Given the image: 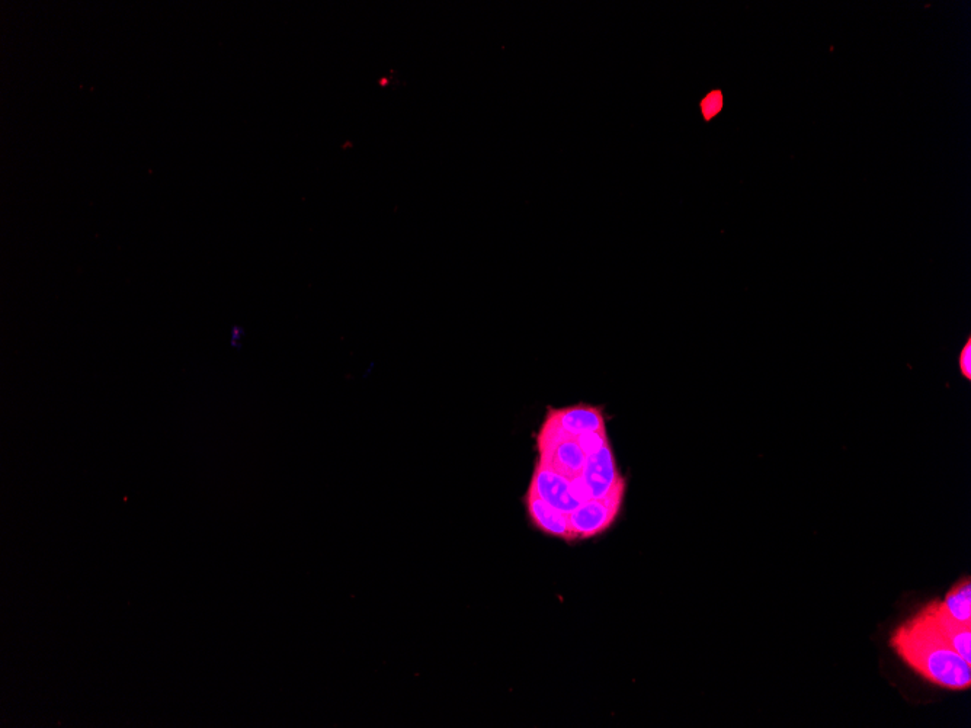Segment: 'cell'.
Wrapping results in <instances>:
<instances>
[{
  "mask_svg": "<svg viewBox=\"0 0 971 728\" xmlns=\"http://www.w3.org/2000/svg\"><path fill=\"white\" fill-rule=\"evenodd\" d=\"M620 509L610 505L605 499H591L582 503L569 515L570 527L576 540L595 537L610 528Z\"/></svg>",
  "mask_w": 971,
  "mask_h": 728,
  "instance_id": "obj_4",
  "label": "cell"
},
{
  "mask_svg": "<svg viewBox=\"0 0 971 728\" xmlns=\"http://www.w3.org/2000/svg\"><path fill=\"white\" fill-rule=\"evenodd\" d=\"M580 476L588 486L591 499H605V497L610 496L612 490L617 489L620 484L626 483V480L618 471L617 464H615L610 442L605 444L596 454L586 457V464Z\"/></svg>",
  "mask_w": 971,
  "mask_h": 728,
  "instance_id": "obj_3",
  "label": "cell"
},
{
  "mask_svg": "<svg viewBox=\"0 0 971 728\" xmlns=\"http://www.w3.org/2000/svg\"><path fill=\"white\" fill-rule=\"evenodd\" d=\"M890 646L925 681L950 691L970 689V663L942 638L925 609L894 630Z\"/></svg>",
  "mask_w": 971,
  "mask_h": 728,
  "instance_id": "obj_1",
  "label": "cell"
},
{
  "mask_svg": "<svg viewBox=\"0 0 971 728\" xmlns=\"http://www.w3.org/2000/svg\"><path fill=\"white\" fill-rule=\"evenodd\" d=\"M721 105H723V98H721V93L720 92L710 93V95H708L707 98L704 99L703 105H701V107H703L704 117L707 118V120H710V118H713L714 115H716L717 112L720 111Z\"/></svg>",
  "mask_w": 971,
  "mask_h": 728,
  "instance_id": "obj_10",
  "label": "cell"
},
{
  "mask_svg": "<svg viewBox=\"0 0 971 728\" xmlns=\"http://www.w3.org/2000/svg\"><path fill=\"white\" fill-rule=\"evenodd\" d=\"M525 505H527L531 522L540 531L553 535V537L562 538V540H576L572 532V527H570L569 515L557 511L549 503L544 502L543 499L530 492L525 496Z\"/></svg>",
  "mask_w": 971,
  "mask_h": 728,
  "instance_id": "obj_6",
  "label": "cell"
},
{
  "mask_svg": "<svg viewBox=\"0 0 971 728\" xmlns=\"http://www.w3.org/2000/svg\"><path fill=\"white\" fill-rule=\"evenodd\" d=\"M948 617L964 624H971V582L970 579L961 580L940 602Z\"/></svg>",
  "mask_w": 971,
  "mask_h": 728,
  "instance_id": "obj_8",
  "label": "cell"
},
{
  "mask_svg": "<svg viewBox=\"0 0 971 728\" xmlns=\"http://www.w3.org/2000/svg\"><path fill=\"white\" fill-rule=\"evenodd\" d=\"M576 439H578L580 450L585 452L586 457H589V455H592V454H596V452L601 450V448L604 447L605 444H608V442H610L608 441V436H607V432H605V429L604 431L589 432V434L580 435Z\"/></svg>",
  "mask_w": 971,
  "mask_h": 728,
  "instance_id": "obj_9",
  "label": "cell"
},
{
  "mask_svg": "<svg viewBox=\"0 0 971 728\" xmlns=\"http://www.w3.org/2000/svg\"><path fill=\"white\" fill-rule=\"evenodd\" d=\"M528 492L540 497L544 502L549 503L557 511L566 513V515H570L582 505L570 490L569 477L557 473L549 465L540 463V461L535 465L533 480H531Z\"/></svg>",
  "mask_w": 971,
  "mask_h": 728,
  "instance_id": "obj_2",
  "label": "cell"
},
{
  "mask_svg": "<svg viewBox=\"0 0 971 728\" xmlns=\"http://www.w3.org/2000/svg\"><path fill=\"white\" fill-rule=\"evenodd\" d=\"M563 431L573 438L589 432L604 431L605 423L601 409L588 404H576L566 409L551 410Z\"/></svg>",
  "mask_w": 971,
  "mask_h": 728,
  "instance_id": "obj_7",
  "label": "cell"
},
{
  "mask_svg": "<svg viewBox=\"0 0 971 728\" xmlns=\"http://www.w3.org/2000/svg\"><path fill=\"white\" fill-rule=\"evenodd\" d=\"M924 609L942 638L971 665V624L948 617L941 608L940 601L931 602Z\"/></svg>",
  "mask_w": 971,
  "mask_h": 728,
  "instance_id": "obj_5",
  "label": "cell"
},
{
  "mask_svg": "<svg viewBox=\"0 0 971 728\" xmlns=\"http://www.w3.org/2000/svg\"><path fill=\"white\" fill-rule=\"evenodd\" d=\"M570 490H572L573 495L580 503L588 502L591 500V493H589L588 486H586L585 481H583L582 476L573 477L570 479Z\"/></svg>",
  "mask_w": 971,
  "mask_h": 728,
  "instance_id": "obj_12",
  "label": "cell"
},
{
  "mask_svg": "<svg viewBox=\"0 0 971 728\" xmlns=\"http://www.w3.org/2000/svg\"><path fill=\"white\" fill-rule=\"evenodd\" d=\"M958 370L966 380H971V339H967L966 345L958 355Z\"/></svg>",
  "mask_w": 971,
  "mask_h": 728,
  "instance_id": "obj_11",
  "label": "cell"
}]
</instances>
